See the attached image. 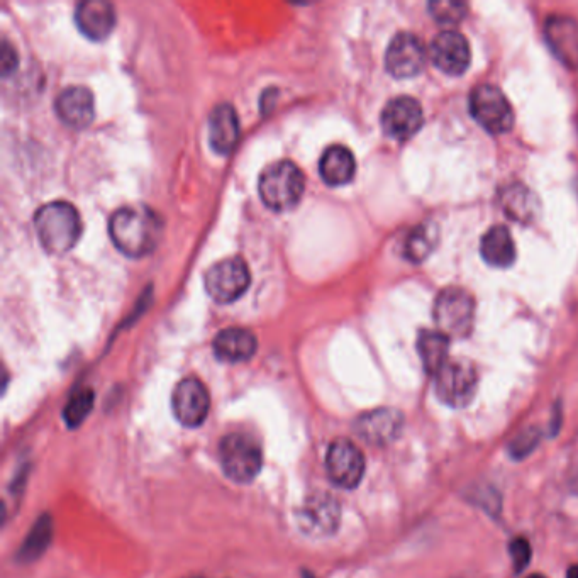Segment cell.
I'll return each mask as SVG.
<instances>
[{"instance_id":"9c48e42d","label":"cell","mask_w":578,"mask_h":578,"mask_svg":"<svg viewBox=\"0 0 578 578\" xmlns=\"http://www.w3.org/2000/svg\"><path fill=\"white\" fill-rule=\"evenodd\" d=\"M365 456L350 440H334L326 453V473L336 487L353 490L362 484L365 475Z\"/></svg>"},{"instance_id":"6da1fadb","label":"cell","mask_w":578,"mask_h":578,"mask_svg":"<svg viewBox=\"0 0 578 578\" xmlns=\"http://www.w3.org/2000/svg\"><path fill=\"white\" fill-rule=\"evenodd\" d=\"M109 234L117 250L129 258H143L155 250L163 234V223L153 209L126 206L117 209L109 221Z\"/></svg>"},{"instance_id":"5bb4252c","label":"cell","mask_w":578,"mask_h":578,"mask_svg":"<svg viewBox=\"0 0 578 578\" xmlns=\"http://www.w3.org/2000/svg\"><path fill=\"white\" fill-rule=\"evenodd\" d=\"M429 56L441 72L451 77L463 75L472 62V51L467 38L455 29H445L434 36Z\"/></svg>"},{"instance_id":"484cf974","label":"cell","mask_w":578,"mask_h":578,"mask_svg":"<svg viewBox=\"0 0 578 578\" xmlns=\"http://www.w3.org/2000/svg\"><path fill=\"white\" fill-rule=\"evenodd\" d=\"M440 241V229L433 221L419 224L412 229L404 243V256L412 263H421L428 260L434 248Z\"/></svg>"},{"instance_id":"836d02e7","label":"cell","mask_w":578,"mask_h":578,"mask_svg":"<svg viewBox=\"0 0 578 578\" xmlns=\"http://www.w3.org/2000/svg\"><path fill=\"white\" fill-rule=\"evenodd\" d=\"M528 578H546V577H543V575H531V577Z\"/></svg>"},{"instance_id":"d6a6232c","label":"cell","mask_w":578,"mask_h":578,"mask_svg":"<svg viewBox=\"0 0 578 578\" xmlns=\"http://www.w3.org/2000/svg\"><path fill=\"white\" fill-rule=\"evenodd\" d=\"M567 578H578V565L568 568Z\"/></svg>"},{"instance_id":"cb8c5ba5","label":"cell","mask_w":578,"mask_h":578,"mask_svg":"<svg viewBox=\"0 0 578 578\" xmlns=\"http://www.w3.org/2000/svg\"><path fill=\"white\" fill-rule=\"evenodd\" d=\"M501 202L507 216L519 223H529L536 219L540 207L536 195L521 184L509 185L507 189L502 190Z\"/></svg>"},{"instance_id":"30bf717a","label":"cell","mask_w":578,"mask_h":578,"mask_svg":"<svg viewBox=\"0 0 578 578\" xmlns=\"http://www.w3.org/2000/svg\"><path fill=\"white\" fill-rule=\"evenodd\" d=\"M428 50L416 34H395L385 53V68L395 78H412L423 72Z\"/></svg>"},{"instance_id":"7c38bea8","label":"cell","mask_w":578,"mask_h":578,"mask_svg":"<svg viewBox=\"0 0 578 578\" xmlns=\"http://www.w3.org/2000/svg\"><path fill=\"white\" fill-rule=\"evenodd\" d=\"M299 528L311 536H331L340 528L341 506L328 492L309 495L297 514Z\"/></svg>"},{"instance_id":"9a60e30c","label":"cell","mask_w":578,"mask_h":578,"mask_svg":"<svg viewBox=\"0 0 578 578\" xmlns=\"http://www.w3.org/2000/svg\"><path fill=\"white\" fill-rule=\"evenodd\" d=\"M353 428L368 445H390L401 436L404 429V414L392 407H380L358 417Z\"/></svg>"},{"instance_id":"2e32d148","label":"cell","mask_w":578,"mask_h":578,"mask_svg":"<svg viewBox=\"0 0 578 578\" xmlns=\"http://www.w3.org/2000/svg\"><path fill=\"white\" fill-rule=\"evenodd\" d=\"M545 38L553 55L563 65L578 70V21L562 14L548 17Z\"/></svg>"},{"instance_id":"e0dca14e","label":"cell","mask_w":578,"mask_h":578,"mask_svg":"<svg viewBox=\"0 0 578 578\" xmlns=\"http://www.w3.org/2000/svg\"><path fill=\"white\" fill-rule=\"evenodd\" d=\"M56 114L68 128H89L95 117L94 95L87 87H68L58 95Z\"/></svg>"},{"instance_id":"ffe728a7","label":"cell","mask_w":578,"mask_h":578,"mask_svg":"<svg viewBox=\"0 0 578 578\" xmlns=\"http://www.w3.org/2000/svg\"><path fill=\"white\" fill-rule=\"evenodd\" d=\"M239 139V117L233 106L221 104L209 116V143L219 155H228Z\"/></svg>"},{"instance_id":"603a6c76","label":"cell","mask_w":578,"mask_h":578,"mask_svg":"<svg viewBox=\"0 0 578 578\" xmlns=\"http://www.w3.org/2000/svg\"><path fill=\"white\" fill-rule=\"evenodd\" d=\"M417 351L421 356L424 370L434 377L450 360V338L441 331L426 329L421 331L417 338Z\"/></svg>"},{"instance_id":"1f68e13d","label":"cell","mask_w":578,"mask_h":578,"mask_svg":"<svg viewBox=\"0 0 578 578\" xmlns=\"http://www.w3.org/2000/svg\"><path fill=\"white\" fill-rule=\"evenodd\" d=\"M563 426V409L560 404H555L553 407V414H551V421L548 424V434L550 436H556V434L560 433V429Z\"/></svg>"},{"instance_id":"3957f363","label":"cell","mask_w":578,"mask_h":578,"mask_svg":"<svg viewBox=\"0 0 578 578\" xmlns=\"http://www.w3.org/2000/svg\"><path fill=\"white\" fill-rule=\"evenodd\" d=\"M306 190V178L295 163L277 162L265 168L260 177L258 192L263 204L275 212L294 209Z\"/></svg>"},{"instance_id":"d6986e66","label":"cell","mask_w":578,"mask_h":578,"mask_svg":"<svg viewBox=\"0 0 578 578\" xmlns=\"http://www.w3.org/2000/svg\"><path fill=\"white\" fill-rule=\"evenodd\" d=\"M217 360L224 363H243L251 360L258 350V340L250 329L228 328L217 333L212 343Z\"/></svg>"},{"instance_id":"277c9868","label":"cell","mask_w":578,"mask_h":578,"mask_svg":"<svg viewBox=\"0 0 578 578\" xmlns=\"http://www.w3.org/2000/svg\"><path fill=\"white\" fill-rule=\"evenodd\" d=\"M219 463L234 484H251L262 470L260 443L250 434L231 433L219 443Z\"/></svg>"},{"instance_id":"7402d4cb","label":"cell","mask_w":578,"mask_h":578,"mask_svg":"<svg viewBox=\"0 0 578 578\" xmlns=\"http://www.w3.org/2000/svg\"><path fill=\"white\" fill-rule=\"evenodd\" d=\"M319 173L324 182L331 187L350 184L356 173L355 156L346 146H329L321 156Z\"/></svg>"},{"instance_id":"4fadbf2b","label":"cell","mask_w":578,"mask_h":578,"mask_svg":"<svg viewBox=\"0 0 578 578\" xmlns=\"http://www.w3.org/2000/svg\"><path fill=\"white\" fill-rule=\"evenodd\" d=\"M380 123L389 138L406 141L423 128V106L421 102L409 95L395 97L384 107Z\"/></svg>"},{"instance_id":"f1b7e54d","label":"cell","mask_w":578,"mask_h":578,"mask_svg":"<svg viewBox=\"0 0 578 578\" xmlns=\"http://www.w3.org/2000/svg\"><path fill=\"white\" fill-rule=\"evenodd\" d=\"M541 438H543L541 429L536 428V426H529V428L524 429V431L512 438L511 443L507 446V453H509L512 460L521 462L540 446Z\"/></svg>"},{"instance_id":"ac0fdd59","label":"cell","mask_w":578,"mask_h":578,"mask_svg":"<svg viewBox=\"0 0 578 578\" xmlns=\"http://www.w3.org/2000/svg\"><path fill=\"white\" fill-rule=\"evenodd\" d=\"M116 9L104 0H87L78 4L75 23L80 33L92 41H104L116 28Z\"/></svg>"},{"instance_id":"f546056e","label":"cell","mask_w":578,"mask_h":578,"mask_svg":"<svg viewBox=\"0 0 578 578\" xmlns=\"http://www.w3.org/2000/svg\"><path fill=\"white\" fill-rule=\"evenodd\" d=\"M509 555H511L514 572L523 573L528 568L533 556V548L526 538H514L509 545Z\"/></svg>"},{"instance_id":"8fae6325","label":"cell","mask_w":578,"mask_h":578,"mask_svg":"<svg viewBox=\"0 0 578 578\" xmlns=\"http://www.w3.org/2000/svg\"><path fill=\"white\" fill-rule=\"evenodd\" d=\"M173 414L185 428H199L206 423L211 409V395L197 378H184L172 395Z\"/></svg>"},{"instance_id":"4316f807","label":"cell","mask_w":578,"mask_h":578,"mask_svg":"<svg viewBox=\"0 0 578 578\" xmlns=\"http://www.w3.org/2000/svg\"><path fill=\"white\" fill-rule=\"evenodd\" d=\"M94 402V390L89 389V387L73 392L72 397L68 399L67 406L63 409V419H65L68 428L75 429L80 424H84L85 419L94 409Z\"/></svg>"},{"instance_id":"44dd1931","label":"cell","mask_w":578,"mask_h":578,"mask_svg":"<svg viewBox=\"0 0 578 578\" xmlns=\"http://www.w3.org/2000/svg\"><path fill=\"white\" fill-rule=\"evenodd\" d=\"M480 255L492 267H511L516 262V243L511 231L502 224L492 226L480 239Z\"/></svg>"},{"instance_id":"52a82bcc","label":"cell","mask_w":578,"mask_h":578,"mask_svg":"<svg viewBox=\"0 0 578 578\" xmlns=\"http://www.w3.org/2000/svg\"><path fill=\"white\" fill-rule=\"evenodd\" d=\"M470 112L485 131L490 134H504L514 126V111L511 102L499 87L482 84L470 94Z\"/></svg>"},{"instance_id":"d4e9b609","label":"cell","mask_w":578,"mask_h":578,"mask_svg":"<svg viewBox=\"0 0 578 578\" xmlns=\"http://www.w3.org/2000/svg\"><path fill=\"white\" fill-rule=\"evenodd\" d=\"M51 540H53V521L48 514H45V516L39 517L29 531L26 540L17 551L16 562L21 563V565L36 562L38 558L45 555V551L51 545Z\"/></svg>"},{"instance_id":"83f0119b","label":"cell","mask_w":578,"mask_h":578,"mask_svg":"<svg viewBox=\"0 0 578 578\" xmlns=\"http://www.w3.org/2000/svg\"><path fill=\"white\" fill-rule=\"evenodd\" d=\"M428 9L434 21L443 26H456L462 23L468 14L467 4L458 0H434L429 2Z\"/></svg>"},{"instance_id":"ba28073f","label":"cell","mask_w":578,"mask_h":578,"mask_svg":"<svg viewBox=\"0 0 578 578\" xmlns=\"http://www.w3.org/2000/svg\"><path fill=\"white\" fill-rule=\"evenodd\" d=\"M207 294L217 304H231L245 295L251 284L250 268L241 258H226L209 268L204 278Z\"/></svg>"},{"instance_id":"7a4b0ae2","label":"cell","mask_w":578,"mask_h":578,"mask_svg":"<svg viewBox=\"0 0 578 578\" xmlns=\"http://www.w3.org/2000/svg\"><path fill=\"white\" fill-rule=\"evenodd\" d=\"M39 241L51 255H65L82 236V219L68 202H50L34 216Z\"/></svg>"},{"instance_id":"4dcf8cb0","label":"cell","mask_w":578,"mask_h":578,"mask_svg":"<svg viewBox=\"0 0 578 578\" xmlns=\"http://www.w3.org/2000/svg\"><path fill=\"white\" fill-rule=\"evenodd\" d=\"M17 53L7 41L2 45V73L7 77L9 73L16 72Z\"/></svg>"},{"instance_id":"8992f818","label":"cell","mask_w":578,"mask_h":578,"mask_svg":"<svg viewBox=\"0 0 578 578\" xmlns=\"http://www.w3.org/2000/svg\"><path fill=\"white\" fill-rule=\"evenodd\" d=\"M436 395L451 409H463L473 401L478 390L477 367L470 360H448L434 375Z\"/></svg>"},{"instance_id":"5b68a950","label":"cell","mask_w":578,"mask_h":578,"mask_svg":"<svg viewBox=\"0 0 578 578\" xmlns=\"http://www.w3.org/2000/svg\"><path fill=\"white\" fill-rule=\"evenodd\" d=\"M434 321L438 331L448 338L462 340L472 333L475 321V301L472 294L460 287L441 290L434 302Z\"/></svg>"}]
</instances>
